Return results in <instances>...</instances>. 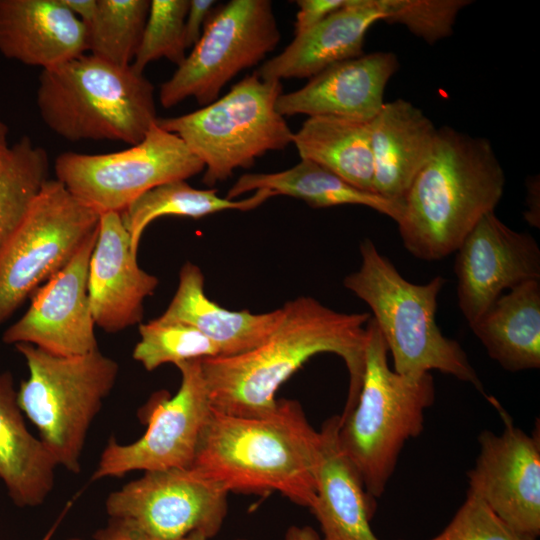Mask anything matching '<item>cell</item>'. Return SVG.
Wrapping results in <instances>:
<instances>
[{
    "instance_id": "obj_35",
    "label": "cell",
    "mask_w": 540,
    "mask_h": 540,
    "mask_svg": "<svg viewBox=\"0 0 540 540\" xmlns=\"http://www.w3.org/2000/svg\"><path fill=\"white\" fill-rule=\"evenodd\" d=\"M346 0H298L294 33L298 35L316 26L345 5Z\"/></svg>"
},
{
    "instance_id": "obj_4",
    "label": "cell",
    "mask_w": 540,
    "mask_h": 540,
    "mask_svg": "<svg viewBox=\"0 0 540 540\" xmlns=\"http://www.w3.org/2000/svg\"><path fill=\"white\" fill-rule=\"evenodd\" d=\"M36 104L44 124L69 142L135 145L158 119L143 72L86 53L41 71Z\"/></svg>"
},
{
    "instance_id": "obj_22",
    "label": "cell",
    "mask_w": 540,
    "mask_h": 540,
    "mask_svg": "<svg viewBox=\"0 0 540 540\" xmlns=\"http://www.w3.org/2000/svg\"><path fill=\"white\" fill-rule=\"evenodd\" d=\"M338 428L339 415H334L319 431L316 500L310 510L319 523L320 540H379L370 526L375 501L341 451Z\"/></svg>"
},
{
    "instance_id": "obj_25",
    "label": "cell",
    "mask_w": 540,
    "mask_h": 540,
    "mask_svg": "<svg viewBox=\"0 0 540 540\" xmlns=\"http://www.w3.org/2000/svg\"><path fill=\"white\" fill-rule=\"evenodd\" d=\"M489 357L510 372L540 367V280L500 295L472 324Z\"/></svg>"
},
{
    "instance_id": "obj_40",
    "label": "cell",
    "mask_w": 540,
    "mask_h": 540,
    "mask_svg": "<svg viewBox=\"0 0 540 540\" xmlns=\"http://www.w3.org/2000/svg\"><path fill=\"white\" fill-rule=\"evenodd\" d=\"M283 540H320L318 533L310 526H290Z\"/></svg>"
},
{
    "instance_id": "obj_17",
    "label": "cell",
    "mask_w": 540,
    "mask_h": 540,
    "mask_svg": "<svg viewBox=\"0 0 540 540\" xmlns=\"http://www.w3.org/2000/svg\"><path fill=\"white\" fill-rule=\"evenodd\" d=\"M158 284L155 275L139 267L121 214L100 215L87 283L95 325L107 333H118L140 324L144 301Z\"/></svg>"
},
{
    "instance_id": "obj_31",
    "label": "cell",
    "mask_w": 540,
    "mask_h": 540,
    "mask_svg": "<svg viewBox=\"0 0 540 540\" xmlns=\"http://www.w3.org/2000/svg\"><path fill=\"white\" fill-rule=\"evenodd\" d=\"M140 339L134 347L132 357L147 371L163 364L175 366L193 359L220 356L219 347L192 326L162 322L157 318L140 323Z\"/></svg>"
},
{
    "instance_id": "obj_23",
    "label": "cell",
    "mask_w": 540,
    "mask_h": 540,
    "mask_svg": "<svg viewBox=\"0 0 540 540\" xmlns=\"http://www.w3.org/2000/svg\"><path fill=\"white\" fill-rule=\"evenodd\" d=\"M282 318V308L262 314L231 311L210 300L204 291L201 269L186 262L179 272L177 290L157 319L194 327L220 349V356L247 352L263 343Z\"/></svg>"
},
{
    "instance_id": "obj_41",
    "label": "cell",
    "mask_w": 540,
    "mask_h": 540,
    "mask_svg": "<svg viewBox=\"0 0 540 540\" xmlns=\"http://www.w3.org/2000/svg\"><path fill=\"white\" fill-rule=\"evenodd\" d=\"M8 147V127L0 118V154L5 152Z\"/></svg>"
},
{
    "instance_id": "obj_39",
    "label": "cell",
    "mask_w": 540,
    "mask_h": 540,
    "mask_svg": "<svg viewBox=\"0 0 540 540\" xmlns=\"http://www.w3.org/2000/svg\"><path fill=\"white\" fill-rule=\"evenodd\" d=\"M61 3L87 25L94 17L97 0H60Z\"/></svg>"
},
{
    "instance_id": "obj_3",
    "label": "cell",
    "mask_w": 540,
    "mask_h": 540,
    "mask_svg": "<svg viewBox=\"0 0 540 540\" xmlns=\"http://www.w3.org/2000/svg\"><path fill=\"white\" fill-rule=\"evenodd\" d=\"M505 183L488 139L438 128L433 152L412 181L396 222L404 247L424 261L454 253L479 220L494 212Z\"/></svg>"
},
{
    "instance_id": "obj_6",
    "label": "cell",
    "mask_w": 540,
    "mask_h": 540,
    "mask_svg": "<svg viewBox=\"0 0 540 540\" xmlns=\"http://www.w3.org/2000/svg\"><path fill=\"white\" fill-rule=\"evenodd\" d=\"M367 330L360 392L353 409L339 415L338 443L375 500L385 492L406 442L422 433L425 411L435 400V383L431 373L419 377L396 373L372 317Z\"/></svg>"
},
{
    "instance_id": "obj_34",
    "label": "cell",
    "mask_w": 540,
    "mask_h": 540,
    "mask_svg": "<svg viewBox=\"0 0 540 540\" xmlns=\"http://www.w3.org/2000/svg\"><path fill=\"white\" fill-rule=\"evenodd\" d=\"M430 540H537L512 529L478 496H467L448 525Z\"/></svg>"
},
{
    "instance_id": "obj_12",
    "label": "cell",
    "mask_w": 540,
    "mask_h": 540,
    "mask_svg": "<svg viewBox=\"0 0 540 540\" xmlns=\"http://www.w3.org/2000/svg\"><path fill=\"white\" fill-rule=\"evenodd\" d=\"M226 487L193 467L144 472L106 499L109 517L128 521L149 540L208 539L227 514Z\"/></svg>"
},
{
    "instance_id": "obj_29",
    "label": "cell",
    "mask_w": 540,
    "mask_h": 540,
    "mask_svg": "<svg viewBox=\"0 0 540 540\" xmlns=\"http://www.w3.org/2000/svg\"><path fill=\"white\" fill-rule=\"evenodd\" d=\"M49 180L46 150L23 136L0 154V248Z\"/></svg>"
},
{
    "instance_id": "obj_38",
    "label": "cell",
    "mask_w": 540,
    "mask_h": 540,
    "mask_svg": "<svg viewBox=\"0 0 540 540\" xmlns=\"http://www.w3.org/2000/svg\"><path fill=\"white\" fill-rule=\"evenodd\" d=\"M539 178L537 176L527 181V207L525 212L526 221L534 227L539 228Z\"/></svg>"
},
{
    "instance_id": "obj_43",
    "label": "cell",
    "mask_w": 540,
    "mask_h": 540,
    "mask_svg": "<svg viewBox=\"0 0 540 540\" xmlns=\"http://www.w3.org/2000/svg\"><path fill=\"white\" fill-rule=\"evenodd\" d=\"M68 540H82V539H80V538H70Z\"/></svg>"
},
{
    "instance_id": "obj_24",
    "label": "cell",
    "mask_w": 540,
    "mask_h": 540,
    "mask_svg": "<svg viewBox=\"0 0 540 540\" xmlns=\"http://www.w3.org/2000/svg\"><path fill=\"white\" fill-rule=\"evenodd\" d=\"M57 464L26 427L11 372L0 373V479L13 503L36 507L55 484Z\"/></svg>"
},
{
    "instance_id": "obj_19",
    "label": "cell",
    "mask_w": 540,
    "mask_h": 540,
    "mask_svg": "<svg viewBox=\"0 0 540 540\" xmlns=\"http://www.w3.org/2000/svg\"><path fill=\"white\" fill-rule=\"evenodd\" d=\"M385 19L383 0H346L316 26L295 35L283 51L253 73L262 80L310 79L335 63L363 55L367 31Z\"/></svg>"
},
{
    "instance_id": "obj_21",
    "label": "cell",
    "mask_w": 540,
    "mask_h": 540,
    "mask_svg": "<svg viewBox=\"0 0 540 540\" xmlns=\"http://www.w3.org/2000/svg\"><path fill=\"white\" fill-rule=\"evenodd\" d=\"M438 128L411 102H385L370 121L374 192L402 205L416 175L429 160Z\"/></svg>"
},
{
    "instance_id": "obj_42",
    "label": "cell",
    "mask_w": 540,
    "mask_h": 540,
    "mask_svg": "<svg viewBox=\"0 0 540 540\" xmlns=\"http://www.w3.org/2000/svg\"><path fill=\"white\" fill-rule=\"evenodd\" d=\"M183 540H209V539L201 534L193 533L187 536L186 538H184ZM236 540H247V539H236Z\"/></svg>"
},
{
    "instance_id": "obj_30",
    "label": "cell",
    "mask_w": 540,
    "mask_h": 540,
    "mask_svg": "<svg viewBox=\"0 0 540 540\" xmlns=\"http://www.w3.org/2000/svg\"><path fill=\"white\" fill-rule=\"evenodd\" d=\"M150 0H97L86 25L90 54L120 66L131 65L138 50Z\"/></svg>"
},
{
    "instance_id": "obj_27",
    "label": "cell",
    "mask_w": 540,
    "mask_h": 540,
    "mask_svg": "<svg viewBox=\"0 0 540 540\" xmlns=\"http://www.w3.org/2000/svg\"><path fill=\"white\" fill-rule=\"evenodd\" d=\"M370 121L311 116L293 133L292 143L301 159L321 165L361 190L375 193Z\"/></svg>"
},
{
    "instance_id": "obj_2",
    "label": "cell",
    "mask_w": 540,
    "mask_h": 540,
    "mask_svg": "<svg viewBox=\"0 0 540 540\" xmlns=\"http://www.w3.org/2000/svg\"><path fill=\"white\" fill-rule=\"evenodd\" d=\"M320 433L295 400H278L268 417L228 415L211 408L191 467L243 493L278 491L311 508L316 500Z\"/></svg>"
},
{
    "instance_id": "obj_20",
    "label": "cell",
    "mask_w": 540,
    "mask_h": 540,
    "mask_svg": "<svg viewBox=\"0 0 540 540\" xmlns=\"http://www.w3.org/2000/svg\"><path fill=\"white\" fill-rule=\"evenodd\" d=\"M88 51L87 27L60 0H0V53L42 70Z\"/></svg>"
},
{
    "instance_id": "obj_36",
    "label": "cell",
    "mask_w": 540,
    "mask_h": 540,
    "mask_svg": "<svg viewBox=\"0 0 540 540\" xmlns=\"http://www.w3.org/2000/svg\"><path fill=\"white\" fill-rule=\"evenodd\" d=\"M215 5L213 0H189L185 18V43L192 48L201 36L203 27Z\"/></svg>"
},
{
    "instance_id": "obj_32",
    "label": "cell",
    "mask_w": 540,
    "mask_h": 540,
    "mask_svg": "<svg viewBox=\"0 0 540 540\" xmlns=\"http://www.w3.org/2000/svg\"><path fill=\"white\" fill-rule=\"evenodd\" d=\"M189 0H151L142 38L132 66L139 72L166 58L177 66L186 57L185 18Z\"/></svg>"
},
{
    "instance_id": "obj_37",
    "label": "cell",
    "mask_w": 540,
    "mask_h": 540,
    "mask_svg": "<svg viewBox=\"0 0 540 540\" xmlns=\"http://www.w3.org/2000/svg\"><path fill=\"white\" fill-rule=\"evenodd\" d=\"M93 540H149L138 528L126 520L112 518L98 529Z\"/></svg>"
},
{
    "instance_id": "obj_9",
    "label": "cell",
    "mask_w": 540,
    "mask_h": 540,
    "mask_svg": "<svg viewBox=\"0 0 540 540\" xmlns=\"http://www.w3.org/2000/svg\"><path fill=\"white\" fill-rule=\"evenodd\" d=\"M100 215L49 179L0 248V325L64 268L97 231Z\"/></svg>"
},
{
    "instance_id": "obj_5",
    "label": "cell",
    "mask_w": 540,
    "mask_h": 540,
    "mask_svg": "<svg viewBox=\"0 0 540 540\" xmlns=\"http://www.w3.org/2000/svg\"><path fill=\"white\" fill-rule=\"evenodd\" d=\"M359 249L361 265L344 278L343 284L370 307L392 355L393 370L410 377L437 370L485 395L464 349L444 336L436 322L437 299L445 278L436 276L425 284L412 283L369 238L360 243Z\"/></svg>"
},
{
    "instance_id": "obj_16",
    "label": "cell",
    "mask_w": 540,
    "mask_h": 540,
    "mask_svg": "<svg viewBox=\"0 0 540 540\" xmlns=\"http://www.w3.org/2000/svg\"><path fill=\"white\" fill-rule=\"evenodd\" d=\"M97 235L98 229L64 268L34 292L26 312L4 331V343H27L59 356L98 349L87 288Z\"/></svg>"
},
{
    "instance_id": "obj_11",
    "label": "cell",
    "mask_w": 540,
    "mask_h": 540,
    "mask_svg": "<svg viewBox=\"0 0 540 540\" xmlns=\"http://www.w3.org/2000/svg\"><path fill=\"white\" fill-rule=\"evenodd\" d=\"M281 39L269 0H231L211 11L200 38L159 90L168 109L189 97L201 106L218 99L238 73L272 52Z\"/></svg>"
},
{
    "instance_id": "obj_26",
    "label": "cell",
    "mask_w": 540,
    "mask_h": 540,
    "mask_svg": "<svg viewBox=\"0 0 540 540\" xmlns=\"http://www.w3.org/2000/svg\"><path fill=\"white\" fill-rule=\"evenodd\" d=\"M259 189L301 199L315 208L361 205L395 222L400 219L403 210L401 204L377 193L361 190L321 165L305 159L280 172L243 174L228 190L226 198L236 199Z\"/></svg>"
},
{
    "instance_id": "obj_14",
    "label": "cell",
    "mask_w": 540,
    "mask_h": 540,
    "mask_svg": "<svg viewBox=\"0 0 540 540\" xmlns=\"http://www.w3.org/2000/svg\"><path fill=\"white\" fill-rule=\"evenodd\" d=\"M503 421L495 434L483 430L479 453L467 471L468 492L481 498L508 526L524 535H540V432L531 435L514 425L494 397H487Z\"/></svg>"
},
{
    "instance_id": "obj_33",
    "label": "cell",
    "mask_w": 540,
    "mask_h": 540,
    "mask_svg": "<svg viewBox=\"0 0 540 540\" xmlns=\"http://www.w3.org/2000/svg\"><path fill=\"white\" fill-rule=\"evenodd\" d=\"M470 0H384L386 19L405 26L432 45L453 32L457 15Z\"/></svg>"
},
{
    "instance_id": "obj_13",
    "label": "cell",
    "mask_w": 540,
    "mask_h": 540,
    "mask_svg": "<svg viewBox=\"0 0 540 540\" xmlns=\"http://www.w3.org/2000/svg\"><path fill=\"white\" fill-rule=\"evenodd\" d=\"M180 386L172 397H161L149 415L146 432L130 444L108 440L91 476L93 481L122 477L132 471L191 467L203 427L211 411L201 359L176 365Z\"/></svg>"
},
{
    "instance_id": "obj_10",
    "label": "cell",
    "mask_w": 540,
    "mask_h": 540,
    "mask_svg": "<svg viewBox=\"0 0 540 540\" xmlns=\"http://www.w3.org/2000/svg\"><path fill=\"white\" fill-rule=\"evenodd\" d=\"M183 140L157 122L128 148L105 154L65 152L54 164L56 179L87 207L102 215L122 213L146 192L204 171Z\"/></svg>"
},
{
    "instance_id": "obj_15",
    "label": "cell",
    "mask_w": 540,
    "mask_h": 540,
    "mask_svg": "<svg viewBox=\"0 0 540 540\" xmlns=\"http://www.w3.org/2000/svg\"><path fill=\"white\" fill-rule=\"evenodd\" d=\"M455 253L458 306L469 325L504 291L540 280L537 241L508 227L495 212L479 220Z\"/></svg>"
},
{
    "instance_id": "obj_28",
    "label": "cell",
    "mask_w": 540,
    "mask_h": 540,
    "mask_svg": "<svg viewBox=\"0 0 540 540\" xmlns=\"http://www.w3.org/2000/svg\"><path fill=\"white\" fill-rule=\"evenodd\" d=\"M277 196L267 189L256 190L254 195L242 199H228L217 194L216 189H197L185 180L160 185L139 197L124 212L122 221L138 253L145 228L162 216L201 218L224 210H252L269 198Z\"/></svg>"
},
{
    "instance_id": "obj_7",
    "label": "cell",
    "mask_w": 540,
    "mask_h": 540,
    "mask_svg": "<svg viewBox=\"0 0 540 540\" xmlns=\"http://www.w3.org/2000/svg\"><path fill=\"white\" fill-rule=\"evenodd\" d=\"M15 348L29 371L17 390L20 409L57 466L79 473L89 428L116 384L118 363L99 348L76 356L54 355L27 343Z\"/></svg>"
},
{
    "instance_id": "obj_8",
    "label": "cell",
    "mask_w": 540,
    "mask_h": 540,
    "mask_svg": "<svg viewBox=\"0 0 540 540\" xmlns=\"http://www.w3.org/2000/svg\"><path fill=\"white\" fill-rule=\"evenodd\" d=\"M282 89L281 81L253 73L214 102L187 114L158 117L157 124L179 136L203 162L202 180L211 187L292 143L293 132L276 109Z\"/></svg>"
},
{
    "instance_id": "obj_18",
    "label": "cell",
    "mask_w": 540,
    "mask_h": 540,
    "mask_svg": "<svg viewBox=\"0 0 540 540\" xmlns=\"http://www.w3.org/2000/svg\"><path fill=\"white\" fill-rule=\"evenodd\" d=\"M399 68L393 52H372L335 63L302 88L282 93L276 109L284 118L297 114L372 120L384 105L387 83Z\"/></svg>"
},
{
    "instance_id": "obj_1",
    "label": "cell",
    "mask_w": 540,
    "mask_h": 540,
    "mask_svg": "<svg viewBox=\"0 0 540 540\" xmlns=\"http://www.w3.org/2000/svg\"><path fill=\"white\" fill-rule=\"evenodd\" d=\"M272 334L257 347L237 355L201 359L214 410L263 418L278 408L279 387L311 357L332 353L348 370L349 388L341 416L356 404L365 369L369 313H342L316 299L288 301Z\"/></svg>"
}]
</instances>
